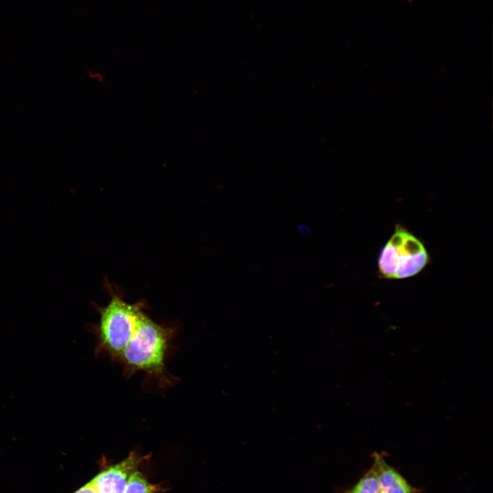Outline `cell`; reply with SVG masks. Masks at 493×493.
Masks as SVG:
<instances>
[{
	"label": "cell",
	"mask_w": 493,
	"mask_h": 493,
	"mask_svg": "<svg viewBox=\"0 0 493 493\" xmlns=\"http://www.w3.org/2000/svg\"><path fill=\"white\" fill-rule=\"evenodd\" d=\"M174 336L175 329L157 324L144 313L118 360L123 364L125 375L144 371L164 385L170 383L165 359Z\"/></svg>",
	"instance_id": "1"
},
{
	"label": "cell",
	"mask_w": 493,
	"mask_h": 493,
	"mask_svg": "<svg viewBox=\"0 0 493 493\" xmlns=\"http://www.w3.org/2000/svg\"><path fill=\"white\" fill-rule=\"evenodd\" d=\"M298 231L301 234L307 236L311 232V229L308 225H300L298 227Z\"/></svg>",
	"instance_id": "9"
},
{
	"label": "cell",
	"mask_w": 493,
	"mask_h": 493,
	"mask_svg": "<svg viewBox=\"0 0 493 493\" xmlns=\"http://www.w3.org/2000/svg\"><path fill=\"white\" fill-rule=\"evenodd\" d=\"M379 485L380 493H421L420 488L412 485L407 479L385 461L379 453L372 455Z\"/></svg>",
	"instance_id": "5"
},
{
	"label": "cell",
	"mask_w": 493,
	"mask_h": 493,
	"mask_svg": "<svg viewBox=\"0 0 493 493\" xmlns=\"http://www.w3.org/2000/svg\"><path fill=\"white\" fill-rule=\"evenodd\" d=\"M157 487L150 483L144 476L136 470L131 476L123 493H155Z\"/></svg>",
	"instance_id": "7"
},
{
	"label": "cell",
	"mask_w": 493,
	"mask_h": 493,
	"mask_svg": "<svg viewBox=\"0 0 493 493\" xmlns=\"http://www.w3.org/2000/svg\"><path fill=\"white\" fill-rule=\"evenodd\" d=\"M73 493H99V492H98L97 490L96 489V487H95L92 480H91Z\"/></svg>",
	"instance_id": "8"
},
{
	"label": "cell",
	"mask_w": 493,
	"mask_h": 493,
	"mask_svg": "<svg viewBox=\"0 0 493 493\" xmlns=\"http://www.w3.org/2000/svg\"><path fill=\"white\" fill-rule=\"evenodd\" d=\"M144 457L131 452L123 461L99 472L92 481L99 493H123L125 487Z\"/></svg>",
	"instance_id": "4"
},
{
	"label": "cell",
	"mask_w": 493,
	"mask_h": 493,
	"mask_svg": "<svg viewBox=\"0 0 493 493\" xmlns=\"http://www.w3.org/2000/svg\"><path fill=\"white\" fill-rule=\"evenodd\" d=\"M340 493H380L377 476L373 467L371 466L355 485Z\"/></svg>",
	"instance_id": "6"
},
{
	"label": "cell",
	"mask_w": 493,
	"mask_h": 493,
	"mask_svg": "<svg viewBox=\"0 0 493 493\" xmlns=\"http://www.w3.org/2000/svg\"><path fill=\"white\" fill-rule=\"evenodd\" d=\"M110 301L103 307H97L99 324L92 329L97 336L96 354H108L118 360L133 337L144 312V301L129 303L108 285Z\"/></svg>",
	"instance_id": "2"
},
{
	"label": "cell",
	"mask_w": 493,
	"mask_h": 493,
	"mask_svg": "<svg viewBox=\"0 0 493 493\" xmlns=\"http://www.w3.org/2000/svg\"><path fill=\"white\" fill-rule=\"evenodd\" d=\"M429 260L427 251L416 236L401 226L379 255L380 274L387 279H405L419 273Z\"/></svg>",
	"instance_id": "3"
}]
</instances>
